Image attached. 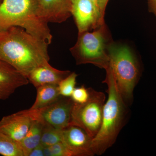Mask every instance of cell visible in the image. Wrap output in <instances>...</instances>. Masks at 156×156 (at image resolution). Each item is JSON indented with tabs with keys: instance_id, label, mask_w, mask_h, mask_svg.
Returning a JSON list of instances; mask_svg holds the SVG:
<instances>
[{
	"instance_id": "cell-1",
	"label": "cell",
	"mask_w": 156,
	"mask_h": 156,
	"mask_svg": "<svg viewBox=\"0 0 156 156\" xmlns=\"http://www.w3.org/2000/svg\"><path fill=\"white\" fill-rule=\"evenodd\" d=\"M50 44L19 27L0 31V59L27 76L40 66L49 63Z\"/></svg>"
},
{
	"instance_id": "cell-2",
	"label": "cell",
	"mask_w": 156,
	"mask_h": 156,
	"mask_svg": "<svg viewBox=\"0 0 156 156\" xmlns=\"http://www.w3.org/2000/svg\"><path fill=\"white\" fill-rule=\"evenodd\" d=\"M103 83L107 86L108 98L104 107L99 131L93 138L92 148L94 154L101 155L114 144L128 114V105L117 87L114 76L109 66Z\"/></svg>"
},
{
	"instance_id": "cell-3",
	"label": "cell",
	"mask_w": 156,
	"mask_h": 156,
	"mask_svg": "<svg viewBox=\"0 0 156 156\" xmlns=\"http://www.w3.org/2000/svg\"><path fill=\"white\" fill-rule=\"evenodd\" d=\"M39 0H4L0 5V31L12 27L24 29L34 36L51 44L48 23L38 12Z\"/></svg>"
},
{
	"instance_id": "cell-4",
	"label": "cell",
	"mask_w": 156,
	"mask_h": 156,
	"mask_svg": "<svg viewBox=\"0 0 156 156\" xmlns=\"http://www.w3.org/2000/svg\"><path fill=\"white\" fill-rule=\"evenodd\" d=\"M94 30L79 33L77 41L70 51L77 64H93L106 70L110 65L111 36L105 23Z\"/></svg>"
},
{
	"instance_id": "cell-5",
	"label": "cell",
	"mask_w": 156,
	"mask_h": 156,
	"mask_svg": "<svg viewBox=\"0 0 156 156\" xmlns=\"http://www.w3.org/2000/svg\"><path fill=\"white\" fill-rule=\"evenodd\" d=\"M110 67L123 100L128 105L132 102L133 92L140 75L138 62L130 49L112 43L108 50Z\"/></svg>"
},
{
	"instance_id": "cell-6",
	"label": "cell",
	"mask_w": 156,
	"mask_h": 156,
	"mask_svg": "<svg viewBox=\"0 0 156 156\" xmlns=\"http://www.w3.org/2000/svg\"><path fill=\"white\" fill-rule=\"evenodd\" d=\"M89 96L83 103L74 102L69 125L80 127L93 138L99 131L106 97L103 92L89 88Z\"/></svg>"
},
{
	"instance_id": "cell-7",
	"label": "cell",
	"mask_w": 156,
	"mask_h": 156,
	"mask_svg": "<svg viewBox=\"0 0 156 156\" xmlns=\"http://www.w3.org/2000/svg\"><path fill=\"white\" fill-rule=\"evenodd\" d=\"M39 116V111L29 108L4 117L0 121V131L19 143L28 132L33 120Z\"/></svg>"
},
{
	"instance_id": "cell-8",
	"label": "cell",
	"mask_w": 156,
	"mask_h": 156,
	"mask_svg": "<svg viewBox=\"0 0 156 156\" xmlns=\"http://www.w3.org/2000/svg\"><path fill=\"white\" fill-rule=\"evenodd\" d=\"M92 139L83 128L69 125L62 130L61 142L71 156L95 155L92 148Z\"/></svg>"
},
{
	"instance_id": "cell-9",
	"label": "cell",
	"mask_w": 156,
	"mask_h": 156,
	"mask_svg": "<svg viewBox=\"0 0 156 156\" xmlns=\"http://www.w3.org/2000/svg\"><path fill=\"white\" fill-rule=\"evenodd\" d=\"M70 11L79 33L95 30L103 23L90 0H69Z\"/></svg>"
},
{
	"instance_id": "cell-10",
	"label": "cell",
	"mask_w": 156,
	"mask_h": 156,
	"mask_svg": "<svg viewBox=\"0 0 156 156\" xmlns=\"http://www.w3.org/2000/svg\"><path fill=\"white\" fill-rule=\"evenodd\" d=\"M74 103L71 98L61 96L56 102L39 111L40 116L45 122L62 130L70 125Z\"/></svg>"
},
{
	"instance_id": "cell-11",
	"label": "cell",
	"mask_w": 156,
	"mask_h": 156,
	"mask_svg": "<svg viewBox=\"0 0 156 156\" xmlns=\"http://www.w3.org/2000/svg\"><path fill=\"white\" fill-rule=\"evenodd\" d=\"M29 83L25 76L0 59V99L5 100L19 87Z\"/></svg>"
},
{
	"instance_id": "cell-12",
	"label": "cell",
	"mask_w": 156,
	"mask_h": 156,
	"mask_svg": "<svg viewBox=\"0 0 156 156\" xmlns=\"http://www.w3.org/2000/svg\"><path fill=\"white\" fill-rule=\"evenodd\" d=\"M38 12L48 23H61L72 15L69 0H39Z\"/></svg>"
},
{
	"instance_id": "cell-13",
	"label": "cell",
	"mask_w": 156,
	"mask_h": 156,
	"mask_svg": "<svg viewBox=\"0 0 156 156\" xmlns=\"http://www.w3.org/2000/svg\"><path fill=\"white\" fill-rule=\"evenodd\" d=\"M71 73L70 71L56 69L48 63L34 69L27 77L30 83L36 88L48 84L58 85Z\"/></svg>"
},
{
	"instance_id": "cell-14",
	"label": "cell",
	"mask_w": 156,
	"mask_h": 156,
	"mask_svg": "<svg viewBox=\"0 0 156 156\" xmlns=\"http://www.w3.org/2000/svg\"><path fill=\"white\" fill-rule=\"evenodd\" d=\"M45 122L41 116L34 120L24 137L19 142L24 156H29L32 150L41 143Z\"/></svg>"
},
{
	"instance_id": "cell-15",
	"label": "cell",
	"mask_w": 156,
	"mask_h": 156,
	"mask_svg": "<svg viewBox=\"0 0 156 156\" xmlns=\"http://www.w3.org/2000/svg\"><path fill=\"white\" fill-rule=\"evenodd\" d=\"M37 97L30 109L40 111L56 102L61 97L57 85L48 84L37 87Z\"/></svg>"
},
{
	"instance_id": "cell-16",
	"label": "cell",
	"mask_w": 156,
	"mask_h": 156,
	"mask_svg": "<svg viewBox=\"0 0 156 156\" xmlns=\"http://www.w3.org/2000/svg\"><path fill=\"white\" fill-rule=\"evenodd\" d=\"M0 154L4 156H24L19 143L1 131Z\"/></svg>"
},
{
	"instance_id": "cell-17",
	"label": "cell",
	"mask_w": 156,
	"mask_h": 156,
	"mask_svg": "<svg viewBox=\"0 0 156 156\" xmlns=\"http://www.w3.org/2000/svg\"><path fill=\"white\" fill-rule=\"evenodd\" d=\"M62 130L45 122L41 143L44 147L54 145L61 141Z\"/></svg>"
},
{
	"instance_id": "cell-18",
	"label": "cell",
	"mask_w": 156,
	"mask_h": 156,
	"mask_svg": "<svg viewBox=\"0 0 156 156\" xmlns=\"http://www.w3.org/2000/svg\"><path fill=\"white\" fill-rule=\"evenodd\" d=\"M78 75L75 73H71L58 84L59 95L65 97H71L76 84Z\"/></svg>"
},
{
	"instance_id": "cell-19",
	"label": "cell",
	"mask_w": 156,
	"mask_h": 156,
	"mask_svg": "<svg viewBox=\"0 0 156 156\" xmlns=\"http://www.w3.org/2000/svg\"><path fill=\"white\" fill-rule=\"evenodd\" d=\"M44 153L46 156H71L61 141L54 145L44 147Z\"/></svg>"
},
{
	"instance_id": "cell-20",
	"label": "cell",
	"mask_w": 156,
	"mask_h": 156,
	"mask_svg": "<svg viewBox=\"0 0 156 156\" xmlns=\"http://www.w3.org/2000/svg\"><path fill=\"white\" fill-rule=\"evenodd\" d=\"M89 96V88L84 86L75 88L71 98L74 102L79 104L83 103L88 100Z\"/></svg>"
},
{
	"instance_id": "cell-21",
	"label": "cell",
	"mask_w": 156,
	"mask_h": 156,
	"mask_svg": "<svg viewBox=\"0 0 156 156\" xmlns=\"http://www.w3.org/2000/svg\"><path fill=\"white\" fill-rule=\"evenodd\" d=\"M44 147L40 144L32 150L29 156H44Z\"/></svg>"
},
{
	"instance_id": "cell-22",
	"label": "cell",
	"mask_w": 156,
	"mask_h": 156,
	"mask_svg": "<svg viewBox=\"0 0 156 156\" xmlns=\"http://www.w3.org/2000/svg\"><path fill=\"white\" fill-rule=\"evenodd\" d=\"M109 0H98L99 10H100L101 17V20L105 21L104 17L105 9Z\"/></svg>"
},
{
	"instance_id": "cell-23",
	"label": "cell",
	"mask_w": 156,
	"mask_h": 156,
	"mask_svg": "<svg viewBox=\"0 0 156 156\" xmlns=\"http://www.w3.org/2000/svg\"><path fill=\"white\" fill-rule=\"evenodd\" d=\"M149 11L156 17V0H148Z\"/></svg>"
},
{
	"instance_id": "cell-24",
	"label": "cell",
	"mask_w": 156,
	"mask_h": 156,
	"mask_svg": "<svg viewBox=\"0 0 156 156\" xmlns=\"http://www.w3.org/2000/svg\"><path fill=\"white\" fill-rule=\"evenodd\" d=\"M90 1H91L93 5L94 6V8L96 9L98 13L100 15L101 20V22L103 23H105V21H103L101 20V17L100 10H99V5H98V0H90Z\"/></svg>"
},
{
	"instance_id": "cell-25",
	"label": "cell",
	"mask_w": 156,
	"mask_h": 156,
	"mask_svg": "<svg viewBox=\"0 0 156 156\" xmlns=\"http://www.w3.org/2000/svg\"><path fill=\"white\" fill-rule=\"evenodd\" d=\"M3 1H4V0H0V5L2 3Z\"/></svg>"
},
{
	"instance_id": "cell-26",
	"label": "cell",
	"mask_w": 156,
	"mask_h": 156,
	"mask_svg": "<svg viewBox=\"0 0 156 156\" xmlns=\"http://www.w3.org/2000/svg\"><path fill=\"white\" fill-rule=\"evenodd\" d=\"M0 100H1V99H0Z\"/></svg>"
}]
</instances>
